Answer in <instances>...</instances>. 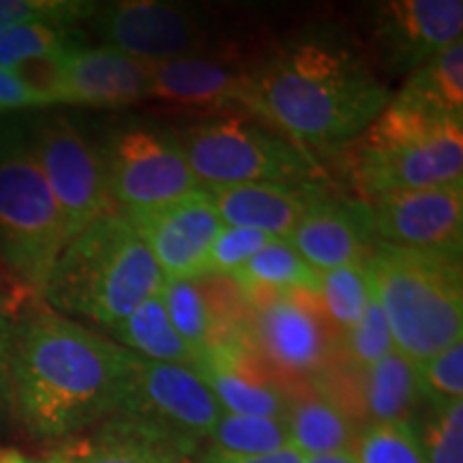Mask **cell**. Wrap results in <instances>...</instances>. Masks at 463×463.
Masks as SVG:
<instances>
[{"label":"cell","instance_id":"obj_1","mask_svg":"<svg viewBox=\"0 0 463 463\" xmlns=\"http://www.w3.org/2000/svg\"><path fill=\"white\" fill-rule=\"evenodd\" d=\"M137 363L127 347L37 307L14 322L17 420L39 439L73 436L123 408Z\"/></svg>","mask_w":463,"mask_h":463},{"label":"cell","instance_id":"obj_2","mask_svg":"<svg viewBox=\"0 0 463 463\" xmlns=\"http://www.w3.org/2000/svg\"><path fill=\"white\" fill-rule=\"evenodd\" d=\"M389 89L344 45H288L249 73L242 106L279 127L294 144L337 148L358 140L389 106Z\"/></svg>","mask_w":463,"mask_h":463},{"label":"cell","instance_id":"obj_3","mask_svg":"<svg viewBox=\"0 0 463 463\" xmlns=\"http://www.w3.org/2000/svg\"><path fill=\"white\" fill-rule=\"evenodd\" d=\"M164 281L146 242L123 213L112 211L67 242L43 298L56 314L82 316L114 331Z\"/></svg>","mask_w":463,"mask_h":463},{"label":"cell","instance_id":"obj_4","mask_svg":"<svg viewBox=\"0 0 463 463\" xmlns=\"http://www.w3.org/2000/svg\"><path fill=\"white\" fill-rule=\"evenodd\" d=\"M395 350L412 363L463 341L461 253L378 242L367 260Z\"/></svg>","mask_w":463,"mask_h":463},{"label":"cell","instance_id":"obj_5","mask_svg":"<svg viewBox=\"0 0 463 463\" xmlns=\"http://www.w3.org/2000/svg\"><path fill=\"white\" fill-rule=\"evenodd\" d=\"M354 176L363 202L391 191L463 183V118L399 92L358 137Z\"/></svg>","mask_w":463,"mask_h":463},{"label":"cell","instance_id":"obj_6","mask_svg":"<svg viewBox=\"0 0 463 463\" xmlns=\"http://www.w3.org/2000/svg\"><path fill=\"white\" fill-rule=\"evenodd\" d=\"M67 242L65 219L28 131L0 120V262L26 292L43 297Z\"/></svg>","mask_w":463,"mask_h":463},{"label":"cell","instance_id":"obj_7","mask_svg":"<svg viewBox=\"0 0 463 463\" xmlns=\"http://www.w3.org/2000/svg\"><path fill=\"white\" fill-rule=\"evenodd\" d=\"M187 164L200 187L249 183H311L317 167L309 153L239 116L213 118L184 131Z\"/></svg>","mask_w":463,"mask_h":463},{"label":"cell","instance_id":"obj_8","mask_svg":"<svg viewBox=\"0 0 463 463\" xmlns=\"http://www.w3.org/2000/svg\"><path fill=\"white\" fill-rule=\"evenodd\" d=\"M249 345L273 378L289 391L316 380L341 356V333L307 289L249 292Z\"/></svg>","mask_w":463,"mask_h":463},{"label":"cell","instance_id":"obj_9","mask_svg":"<svg viewBox=\"0 0 463 463\" xmlns=\"http://www.w3.org/2000/svg\"><path fill=\"white\" fill-rule=\"evenodd\" d=\"M108 191L120 211H146L202 189L172 131L127 125L101 150Z\"/></svg>","mask_w":463,"mask_h":463},{"label":"cell","instance_id":"obj_10","mask_svg":"<svg viewBox=\"0 0 463 463\" xmlns=\"http://www.w3.org/2000/svg\"><path fill=\"white\" fill-rule=\"evenodd\" d=\"M28 137L65 219L67 241L114 211L101 150L92 146L71 120L45 116L28 129Z\"/></svg>","mask_w":463,"mask_h":463},{"label":"cell","instance_id":"obj_11","mask_svg":"<svg viewBox=\"0 0 463 463\" xmlns=\"http://www.w3.org/2000/svg\"><path fill=\"white\" fill-rule=\"evenodd\" d=\"M116 414L140 419L200 447V439L211 436L223 410L191 367L140 356L129 395Z\"/></svg>","mask_w":463,"mask_h":463},{"label":"cell","instance_id":"obj_12","mask_svg":"<svg viewBox=\"0 0 463 463\" xmlns=\"http://www.w3.org/2000/svg\"><path fill=\"white\" fill-rule=\"evenodd\" d=\"M120 213L146 242L165 281L204 277L208 253L223 230L204 187L170 204Z\"/></svg>","mask_w":463,"mask_h":463},{"label":"cell","instance_id":"obj_13","mask_svg":"<svg viewBox=\"0 0 463 463\" xmlns=\"http://www.w3.org/2000/svg\"><path fill=\"white\" fill-rule=\"evenodd\" d=\"M95 31L106 48L136 61L165 62L200 56L206 50V33L187 9L157 0H127L95 9Z\"/></svg>","mask_w":463,"mask_h":463},{"label":"cell","instance_id":"obj_14","mask_svg":"<svg viewBox=\"0 0 463 463\" xmlns=\"http://www.w3.org/2000/svg\"><path fill=\"white\" fill-rule=\"evenodd\" d=\"M364 204L378 242L425 251L461 253L463 183L391 191Z\"/></svg>","mask_w":463,"mask_h":463},{"label":"cell","instance_id":"obj_15","mask_svg":"<svg viewBox=\"0 0 463 463\" xmlns=\"http://www.w3.org/2000/svg\"><path fill=\"white\" fill-rule=\"evenodd\" d=\"M48 78L42 84L43 95L52 106L118 108L131 106L150 97V65L106 48L69 50L52 61H45Z\"/></svg>","mask_w":463,"mask_h":463},{"label":"cell","instance_id":"obj_16","mask_svg":"<svg viewBox=\"0 0 463 463\" xmlns=\"http://www.w3.org/2000/svg\"><path fill=\"white\" fill-rule=\"evenodd\" d=\"M461 0H395L375 11V39L395 69H419L461 42Z\"/></svg>","mask_w":463,"mask_h":463},{"label":"cell","instance_id":"obj_17","mask_svg":"<svg viewBox=\"0 0 463 463\" xmlns=\"http://www.w3.org/2000/svg\"><path fill=\"white\" fill-rule=\"evenodd\" d=\"M289 245L316 273L367 262L375 245L369 206L363 200L316 202L289 234Z\"/></svg>","mask_w":463,"mask_h":463},{"label":"cell","instance_id":"obj_18","mask_svg":"<svg viewBox=\"0 0 463 463\" xmlns=\"http://www.w3.org/2000/svg\"><path fill=\"white\" fill-rule=\"evenodd\" d=\"M206 191L223 225L258 230L286 241L322 198L311 183H249Z\"/></svg>","mask_w":463,"mask_h":463},{"label":"cell","instance_id":"obj_19","mask_svg":"<svg viewBox=\"0 0 463 463\" xmlns=\"http://www.w3.org/2000/svg\"><path fill=\"white\" fill-rule=\"evenodd\" d=\"M67 463H195L198 444L127 414H112L95 436L58 450Z\"/></svg>","mask_w":463,"mask_h":463},{"label":"cell","instance_id":"obj_20","mask_svg":"<svg viewBox=\"0 0 463 463\" xmlns=\"http://www.w3.org/2000/svg\"><path fill=\"white\" fill-rule=\"evenodd\" d=\"M249 73L230 62L189 56L150 65V97L178 106H228L242 103Z\"/></svg>","mask_w":463,"mask_h":463},{"label":"cell","instance_id":"obj_21","mask_svg":"<svg viewBox=\"0 0 463 463\" xmlns=\"http://www.w3.org/2000/svg\"><path fill=\"white\" fill-rule=\"evenodd\" d=\"M358 397L363 430L369 425H414L425 403L416 363L392 350L372 367L361 369Z\"/></svg>","mask_w":463,"mask_h":463},{"label":"cell","instance_id":"obj_22","mask_svg":"<svg viewBox=\"0 0 463 463\" xmlns=\"http://www.w3.org/2000/svg\"><path fill=\"white\" fill-rule=\"evenodd\" d=\"M286 425L289 447L305 457L354 453L361 430L314 386L297 384L288 391Z\"/></svg>","mask_w":463,"mask_h":463},{"label":"cell","instance_id":"obj_23","mask_svg":"<svg viewBox=\"0 0 463 463\" xmlns=\"http://www.w3.org/2000/svg\"><path fill=\"white\" fill-rule=\"evenodd\" d=\"M112 333L123 347L146 361L184 364L191 369L198 363L195 352L184 344L176 328L172 326L161 289L144 300Z\"/></svg>","mask_w":463,"mask_h":463},{"label":"cell","instance_id":"obj_24","mask_svg":"<svg viewBox=\"0 0 463 463\" xmlns=\"http://www.w3.org/2000/svg\"><path fill=\"white\" fill-rule=\"evenodd\" d=\"M242 294L283 292V289H317V273L298 256L286 239H275L260 249L232 275Z\"/></svg>","mask_w":463,"mask_h":463},{"label":"cell","instance_id":"obj_25","mask_svg":"<svg viewBox=\"0 0 463 463\" xmlns=\"http://www.w3.org/2000/svg\"><path fill=\"white\" fill-rule=\"evenodd\" d=\"M402 92L438 112L463 118V43L457 42L422 62Z\"/></svg>","mask_w":463,"mask_h":463},{"label":"cell","instance_id":"obj_26","mask_svg":"<svg viewBox=\"0 0 463 463\" xmlns=\"http://www.w3.org/2000/svg\"><path fill=\"white\" fill-rule=\"evenodd\" d=\"M208 439V453L222 457H260L289 447L288 425L283 419L230 412L222 414Z\"/></svg>","mask_w":463,"mask_h":463},{"label":"cell","instance_id":"obj_27","mask_svg":"<svg viewBox=\"0 0 463 463\" xmlns=\"http://www.w3.org/2000/svg\"><path fill=\"white\" fill-rule=\"evenodd\" d=\"M373 294L372 275L367 262L339 266V269L317 273L316 297L333 326L344 335L361 320Z\"/></svg>","mask_w":463,"mask_h":463},{"label":"cell","instance_id":"obj_28","mask_svg":"<svg viewBox=\"0 0 463 463\" xmlns=\"http://www.w3.org/2000/svg\"><path fill=\"white\" fill-rule=\"evenodd\" d=\"M73 26L24 24L0 34V69L20 71L80 48Z\"/></svg>","mask_w":463,"mask_h":463},{"label":"cell","instance_id":"obj_29","mask_svg":"<svg viewBox=\"0 0 463 463\" xmlns=\"http://www.w3.org/2000/svg\"><path fill=\"white\" fill-rule=\"evenodd\" d=\"M161 297H164L172 326L200 358L211 345L213 322L211 309H208L206 297L198 279L164 281Z\"/></svg>","mask_w":463,"mask_h":463},{"label":"cell","instance_id":"obj_30","mask_svg":"<svg viewBox=\"0 0 463 463\" xmlns=\"http://www.w3.org/2000/svg\"><path fill=\"white\" fill-rule=\"evenodd\" d=\"M358 463H427L416 425H369L354 444Z\"/></svg>","mask_w":463,"mask_h":463},{"label":"cell","instance_id":"obj_31","mask_svg":"<svg viewBox=\"0 0 463 463\" xmlns=\"http://www.w3.org/2000/svg\"><path fill=\"white\" fill-rule=\"evenodd\" d=\"M395 350L384 311L372 294L367 309L350 331L341 335V354L352 367L367 369Z\"/></svg>","mask_w":463,"mask_h":463},{"label":"cell","instance_id":"obj_32","mask_svg":"<svg viewBox=\"0 0 463 463\" xmlns=\"http://www.w3.org/2000/svg\"><path fill=\"white\" fill-rule=\"evenodd\" d=\"M419 439L427 463H463V402L430 405Z\"/></svg>","mask_w":463,"mask_h":463},{"label":"cell","instance_id":"obj_33","mask_svg":"<svg viewBox=\"0 0 463 463\" xmlns=\"http://www.w3.org/2000/svg\"><path fill=\"white\" fill-rule=\"evenodd\" d=\"M95 9L97 5L78 0H0V34L24 24L75 26Z\"/></svg>","mask_w":463,"mask_h":463},{"label":"cell","instance_id":"obj_34","mask_svg":"<svg viewBox=\"0 0 463 463\" xmlns=\"http://www.w3.org/2000/svg\"><path fill=\"white\" fill-rule=\"evenodd\" d=\"M416 372L427 403L459 402L463 397V341H457L427 361L416 363Z\"/></svg>","mask_w":463,"mask_h":463},{"label":"cell","instance_id":"obj_35","mask_svg":"<svg viewBox=\"0 0 463 463\" xmlns=\"http://www.w3.org/2000/svg\"><path fill=\"white\" fill-rule=\"evenodd\" d=\"M273 241V236L264 234V232L223 225V230L213 242L211 253H208L204 275L232 277L249 258L256 256L260 249Z\"/></svg>","mask_w":463,"mask_h":463},{"label":"cell","instance_id":"obj_36","mask_svg":"<svg viewBox=\"0 0 463 463\" xmlns=\"http://www.w3.org/2000/svg\"><path fill=\"white\" fill-rule=\"evenodd\" d=\"M52 106L42 90L34 89L20 71L0 69V112Z\"/></svg>","mask_w":463,"mask_h":463},{"label":"cell","instance_id":"obj_37","mask_svg":"<svg viewBox=\"0 0 463 463\" xmlns=\"http://www.w3.org/2000/svg\"><path fill=\"white\" fill-rule=\"evenodd\" d=\"M11 352H14V322L0 309V422L14 408V382H11Z\"/></svg>","mask_w":463,"mask_h":463},{"label":"cell","instance_id":"obj_38","mask_svg":"<svg viewBox=\"0 0 463 463\" xmlns=\"http://www.w3.org/2000/svg\"><path fill=\"white\" fill-rule=\"evenodd\" d=\"M195 463H305V457L292 447H286L281 450H275V453L270 455L260 457H222L215 453H208L206 450Z\"/></svg>","mask_w":463,"mask_h":463},{"label":"cell","instance_id":"obj_39","mask_svg":"<svg viewBox=\"0 0 463 463\" xmlns=\"http://www.w3.org/2000/svg\"><path fill=\"white\" fill-rule=\"evenodd\" d=\"M305 463H358V461L354 453H333V455L307 457Z\"/></svg>","mask_w":463,"mask_h":463},{"label":"cell","instance_id":"obj_40","mask_svg":"<svg viewBox=\"0 0 463 463\" xmlns=\"http://www.w3.org/2000/svg\"><path fill=\"white\" fill-rule=\"evenodd\" d=\"M15 283H17V281L7 273V269H5V266L0 264V300H11V298H14V297H11V294H9V288H11V286L15 288ZM17 288H22L20 283H17ZM24 292H26V289H24Z\"/></svg>","mask_w":463,"mask_h":463},{"label":"cell","instance_id":"obj_41","mask_svg":"<svg viewBox=\"0 0 463 463\" xmlns=\"http://www.w3.org/2000/svg\"><path fill=\"white\" fill-rule=\"evenodd\" d=\"M0 463H31V461H28L22 453H17V450L9 449L0 453Z\"/></svg>","mask_w":463,"mask_h":463},{"label":"cell","instance_id":"obj_42","mask_svg":"<svg viewBox=\"0 0 463 463\" xmlns=\"http://www.w3.org/2000/svg\"><path fill=\"white\" fill-rule=\"evenodd\" d=\"M43 463H67V459H65V457H62V455L58 453V450H56V453H52V455L48 457V459H45Z\"/></svg>","mask_w":463,"mask_h":463},{"label":"cell","instance_id":"obj_43","mask_svg":"<svg viewBox=\"0 0 463 463\" xmlns=\"http://www.w3.org/2000/svg\"><path fill=\"white\" fill-rule=\"evenodd\" d=\"M0 309L7 311V300H5V303H3V300H0Z\"/></svg>","mask_w":463,"mask_h":463}]
</instances>
